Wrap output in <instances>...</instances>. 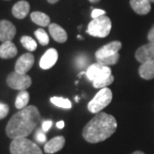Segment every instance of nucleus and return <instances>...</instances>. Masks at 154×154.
<instances>
[{"label": "nucleus", "instance_id": "nucleus-1", "mask_svg": "<svg viewBox=\"0 0 154 154\" xmlns=\"http://www.w3.org/2000/svg\"><path fill=\"white\" fill-rule=\"evenodd\" d=\"M41 121L40 113L34 105L20 110L10 119L6 126L7 136L12 140L27 138Z\"/></svg>", "mask_w": 154, "mask_h": 154}, {"label": "nucleus", "instance_id": "nucleus-2", "mask_svg": "<svg viewBox=\"0 0 154 154\" xmlns=\"http://www.w3.org/2000/svg\"><path fill=\"white\" fill-rule=\"evenodd\" d=\"M116 128L117 122L113 116L99 112L84 127L82 135L89 143H99L110 137Z\"/></svg>", "mask_w": 154, "mask_h": 154}, {"label": "nucleus", "instance_id": "nucleus-3", "mask_svg": "<svg viewBox=\"0 0 154 154\" xmlns=\"http://www.w3.org/2000/svg\"><path fill=\"white\" fill-rule=\"evenodd\" d=\"M111 30V21L108 17H102L94 18L89 22L88 27V34L94 37L98 38H105Z\"/></svg>", "mask_w": 154, "mask_h": 154}, {"label": "nucleus", "instance_id": "nucleus-4", "mask_svg": "<svg viewBox=\"0 0 154 154\" xmlns=\"http://www.w3.org/2000/svg\"><path fill=\"white\" fill-rule=\"evenodd\" d=\"M10 151L11 154H43L38 145L28 138H17L12 140Z\"/></svg>", "mask_w": 154, "mask_h": 154}, {"label": "nucleus", "instance_id": "nucleus-5", "mask_svg": "<svg viewBox=\"0 0 154 154\" xmlns=\"http://www.w3.org/2000/svg\"><path fill=\"white\" fill-rule=\"evenodd\" d=\"M112 100V92L110 88H102L94 99L88 103V110L91 113L98 114L107 105L110 104Z\"/></svg>", "mask_w": 154, "mask_h": 154}, {"label": "nucleus", "instance_id": "nucleus-6", "mask_svg": "<svg viewBox=\"0 0 154 154\" xmlns=\"http://www.w3.org/2000/svg\"><path fill=\"white\" fill-rule=\"evenodd\" d=\"M7 84L11 88L16 90H26L32 84L31 77L27 74H20L14 71L7 77Z\"/></svg>", "mask_w": 154, "mask_h": 154}, {"label": "nucleus", "instance_id": "nucleus-7", "mask_svg": "<svg viewBox=\"0 0 154 154\" xmlns=\"http://www.w3.org/2000/svg\"><path fill=\"white\" fill-rule=\"evenodd\" d=\"M110 75H111V69L108 66L102 65L99 63H93L92 65H90L86 72V75L88 80H90L91 82L102 79Z\"/></svg>", "mask_w": 154, "mask_h": 154}, {"label": "nucleus", "instance_id": "nucleus-8", "mask_svg": "<svg viewBox=\"0 0 154 154\" xmlns=\"http://www.w3.org/2000/svg\"><path fill=\"white\" fill-rule=\"evenodd\" d=\"M34 63V57L31 53H24L17 59L15 71L20 74H27Z\"/></svg>", "mask_w": 154, "mask_h": 154}, {"label": "nucleus", "instance_id": "nucleus-9", "mask_svg": "<svg viewBox=\"0 0 154 154\" xmlns=\"http://www.w3.org/2000/svg\"><path fill=\"white\" fill-rule=\"evenodd\" d=\"M135 58L141 63L154 61V43L149 42L140 46L135 52Z\"/></svg>", "mask_w": 154, "mask_h": 154}, {"label": "nucleus", "instance_id": "nucleus-10", "mask_svg": "<svg viewBox=\"0 0 154 154\" xmlns=\"http://www.w3.org/2000/svg\"><path fill=\"white\" fill-rule=\"evenodd\" d=\"M17 33L15 25L8 20L0 21V41H11Z\"/></svg>", "mask_w": 154, "mask_h": 154}, {"label": "nucleus", "instance_id": "nucleus-11", "mask_svg": "<svg viewBox=\"0 0 154 154\" xmlns=\"http://www.w3.org/2000/svg\"><path fill=\"white\" fill-rule=\"evenodd\" d=\"M122 48V43L120 41H113L109 44L105 45L100 47L95 53L96 59H101L107 57H110L118 53L119 50Z\"/></svg>", "mask_w": 154, "mask_h": 154}, {"label": "nucleus", "instance_id": "nucleus-12", "mask_svg": "<svg viewBox=\"0 0 154 154\" xmlns=\"http://www.w3.org/2000/svg\"><path fill=\"white\" fill-rule=\"evenodd\" d=\"M58 58V53L56 49H49L45 51L44 55L40 58L39 61V66L43 69H49L52 66L55 65V63Z\"/></svg>", "mask_w": 154, "mask_h": 154}, {"label": "nucleus", "instance_id": "nucleus-13", "mask_svg": "<svg viewBox=\"0 0 154 154\" xmlns=\"http://www.w3.org/2000/svg\"><path fill=\"white\" fill-rule=\"evenodd\" d=\"M65 145V139L63 136H56L45 144L44 151L45 153L52 154L59 152Z\"/></svg>", "mask_w": 154, "mask_h": 154}, {"label": "nucleus", "instance_id": "nucleus-14", "mask_svg": "<svg viewBox=\"0 0 154 154\" xmlns=\"http://www.w3.org/2000/svg\"><path fill=\"white\" fill-rule=\"evenodd\" d=\"M30 11V5L25 0L16 3L12 7V15L17 19H24Z\"/></svg>", "mask_w": 154, "mask_h": 154}, {"label": "nucleus", "instance_id": "nucleus-15", "mask_svg": "<svg viewBox=\"0 0 154 154\" xmlns=\"http://www.w3.org/2000/svg\"><path fill=\"white\" fill-rule=\"evenodd\" d=\"M49 33L54 40L59 43H64L68 38L66 31L58 24L51 23L49 25Z\"/></svg>", "mask_w": 154, "mask_h": 154}, {"label": "nucleus", "instance_id": "nucleus-16", "mask_svg": "<svg viewBox=\"0 0 154 154\" xmlns=\"http://www.w3.org/2000/svg\"><path fill=\"white\" fill-rule=\"evenodd\" d=\"M17 54V48L11 41H5L0 45V57L4 59H10Z\"/></svg>", "mask_w": 154, "mask_h": 154}, {"label": "nucleus", "instance_id": "nucleus-17", "mask_svg": "<svg viewBox=\"0 0 154 154\" xmlns=\"http://www.w3.org/2000/svg\"><path fill=\"white\" fill-rule=\"evenodd\" d=\"M130 5L139 15H146L151 11V3L148 0H130Z\"/></svg>", "mask_w": 154, "mask_h": 154}, {"label": "nucleus", "instance_id": "nucleus-18", "mask_svg": "<svg viewBox=\"0 0 154 154\" xmlns=\"http://www.w3.org/2000/svg\"><path fill=\"white\" fill-rule=\"evenodd\" d=\"M139 74L145 80H152L154 78V61L141 63L139 68Z\"/></svg>", "mask_w": 154, "mask_h": 154}, {"label": "nucleus", "instance_id": "nucleus-19", "mask_svg": "<svg viewBox=\"0 0 154 154\" xmlns=\"http://www.w3.org/2000/svg\"><path fill=\"white\" fill-rule=\"evenodd\" d=\"M31 20L33 21L35 24H37L40 27H47L49 26L50 22H51V19L50 17L45 14L43 12L40 11H33V13H31L30 15Z\"/></svg>", "mask_w": 154, "mask_h": 154}, {"label": "nucleus", "instance_id": "nucleus-20", "mask_svg": "<svg viewBox=\"0 0 154 154\" xmlns=\"http://www.w3.org/2000/svg\"><path fill=\"white\" fill-rule=\"evenodd\" d=\"M29 99H30V96H29L28 91H26V90L20 91V93L17 94L16 102H15V105H16L17 109L22 110V109L26 108L28 106V102H29Z\"/></svg>", "mask_w": 154, "mask_h": 154}, {"label": "nucleus", "instance_id": "nucleus-21", "mask_svg": "<svg viewBox=\"0 0 154 154\" xmlns=\"http://www.w3.org/2000/svg\"><path fill=\"white\" fill-rule=\"evenodd\" d=\"M21 43L24 48L28 50L29 51H34L37 49V43L36 41L30 36L24 35L21 38Z\"/></svg>", "mask_w": 154, "mask_h": 154}, {"label": "nucleus", "instance_id": "nucleus-22", "mask_svg": "<svg viewBox=\"0 0 154 154\" xmlns=\"http://www.w3.org/2000/svg\"><path fill=\"white\" fill-rule=\"evenodd\" d=\"M113 82H114V76L112 75H107L102 79L94 81L93 82V85L95 88H105L110 84H112Z\"/></svg>", "mask_w": 154, "mask_h": 154}, {"label": "nucleus", "instance_id": "nucleus-23", "mask_svg": "<svg viewBox=\"0 0 154 154\" xmlns=\"http://www.w3.org/2000/svg\"><path fill=\"white\" fill-rule=\"evenodd\" d=\"M51 102L57 107L64 108V109H70L71 108V102L68 99L61 98V97H51Z\"/></svg>", "mask_w": 154, "mask_h": 154}, {"label": "nucleus", "instance_id": "nucleus-24", "mask_svg": "<svg viewBox=\"0 0 154 154\" xmlns=\"http://www.w3.org/2000/svg\"><path fill=\"white\" fill-rule=\"evenodd\" d=\"M34 35L37 38L38 43L40 45H47L49 44V36H48L47 33L45 31L43 28H38V29H37L34 32Z\"/></svg>", "mask_w": 154, "mask_h": 154}, {"label": "nucleus", "instance_id": "nucleus-25", "mask_svg": "<svg viewBox=\"0 0 154 154\" xmlns=\"http://www.w3.org/2000/svg\"><path fill=\"white\" fill-rule=\"evenodd\" d=\"M119 57L120 56L118 53H116L115 55L110 56V57H107L105 58H101V59H97V63H99L102 65H105V66H110V65H114L116 64L118 60H119Z\"/></svg>", "mask_w": 154, "mask_h": 154}, {"label": "nucleus", "instance_id": "nucleus-26", "mask_svg": "<svg viewBox=\"0 0 154 154\" xmlns=\"http://www.w3.org/2000/svg\"><path fill=\"white\" fill-rule=\"evenodd\" d=\"M34 139L36 142L38 144L46 143V136H45V132L42 128H38L36 132L34 134Z\"/></svg>", "mask_w": 154, "mask_h": 154}, {"label": "nucleus", "instance_id": "nucleus-27", "mask_svg": "<svg viewBox=\"0 0 154 154\" xmlns=\"http://www.w3.org/2000/svg\"><path fill=\"white\" fill-rule=\"evenodd\" d=\"M88 63V57L86 55H79L75 59V64L79 69H83Z\"/></svg>", "mask_w": 154, "mask_h": 154}, {"label": "nucleus", "instance_id": "nucleus-28", "mask_svg": "<svg viewBox=\"0 0 154 154\" xmlns=\"http://www.w3.org/2000/svg\"><path fill=\"white\" fill-rule=\"evenodd\" d=\"M9 111H10L9 105H6V104L0 103V120L6 117V116L8 115Z\"/></svg>", "mask_w": 154, "mask_h": 154}, {"label": "nucleus", "instance_id": "nucleus-29", "mask_svg": "<svg viewBox=\"0 0 154 154\" xmlns=\"http://www.w3.org/2000/svg\"><path fill=\"white\" fill-rule=\"evenodd\" d=\"M105 11L104 10H100V9H94L92 11V14L91 16L93 17V19L94 18H98V17H102V16H105Z\"/></svg>", "mask_w": 154, "mask_h": 154}, {"label": "nucleus", "instance_id": "nucleus-30", "mask_svg": "<svg viewBox=\"0 0 154 154\" xmlns=\"http://www.w3.org/2000/svg\"><path fill=\"white\" fill-rule=\"evenodd\" d=\"M51 125H52V122L51 121V120L44 121L43 122V123H42V128H41L44 130L45 132H47L50 128H51Z\"/></svg>", "mask_w": 154, "mask_h": 154}, {"label": "nucleus", "instance_id": "nucleus-31", "mask_svg": "<svg viewBox=\"0 0 154 154\" xmlns=\"http://www.w3.org/2000/svg\"><path fill=\"white\" fill-rule=\"evenodd\" d=\"M147 38H148L149 42L154 43V25L152 26V28L150 29V31H149Z\"/></svg>", "mask_w": 154, "mask_h": 154}, {"label": "nucleus", "instance_id": "nucleus-32", "mask_svg": "<svg viewBox=\"0 0 154 154\" xmlns=\"http://www.w3.org/2000/svg\"><path fill=\"white\" fill-rule=\"evenodd\" d=\"M64 127V122L59 121L58 122H57V128H63Z\"/></svg>", "mask_w": 154, "mask_h": 154}, {"label": "nucleus", "instance_id": "nucleus-33", "mask_svg": "<svg viewBox=\"0 0 154 154\" xmlns=\"http://www.w3.org/2000/svg\"><path fill=\"white\" fill-rule=\"evenodd\" d=\"M59 0H47V2L50 4H56L57 2H58Z\"/></svg>", "mask_w": 154, "mask_h": 154}, {"label": "nucleus", "instance_id": "nucleus-34", "mask_svg": "<svg viewBox=\"0 0 154 154\" xmlns=\"http://www.w3.org/2000/svg\"><path fill=\"white\" fill-rule=\"evenodd\" d=\"M132 154H145L143 152H140V151H136V152H133Z\"/></svg>", "mask_w": 154, "mask_h": 154}, {"label": "nucleus", "instance_id": "nucleus-35", "mask_svg": "<svg viewBox=\"0 0 154 154\" xmlns=\"http://www.w3.org/2000/svg\"><path fill=\"white\" fill-rule=\"evenodd\" d=\"M89 1L93 4H96V3H99L100 0H89Z\"/></svg>", "mask_w": 154, "mask_h": 154}, {"label": "nucleus", "instance_id": "nucleus-36", "mask_svg": "<svg viewBox=\"0 0 154 154\" xmlns=\"http://www.w3.org/2000/svg\"><path fill=\"white\" fill-rule=\"evenodd\" d=\"M150 3H154V0H148Z\"/></svg>", "mask_w": 154, "mask_h": 154}, {"label": "nucleus", "instance_id": "nucleus-37", "mask_svg": "<svg viewBox=\"0 0 154 154\" xmlns=\"http://www.w3.org/2000/svg\"><path fill=\"white\" fill-rule=\"evenodd\" d=\"M78 38H82V36H80V35H78Z\"/></svg>", "mask_w": 154, "mask_h": 154}]
</instances>
